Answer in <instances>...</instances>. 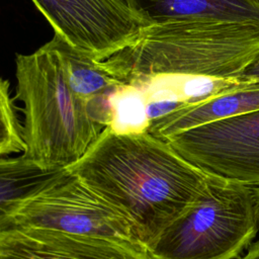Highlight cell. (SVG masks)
I'll list each match as a JSON object with an SVG mask.
<instances>
[{
  "label": "cell",
  "instance_id": "obj_1",
  "mask_svg": "<svg viewBox=\"0 0 259 259\" xmlns=\"http://www.w3.org/2000/svg\"><path fill=\"white\" fill-rule=\"evenodd\" d=\"M67 169L130 221L145 248L192 206L209 175L148 132L108 127Z\"/></svg>",
  "mask_w": 259,
  "mask_h": 259
},
{
  "label": "cell",
  "instance_id": "obj_2",
  "mask_svg": "<svg viewBox=\"0 0 259 259\" xmlns=\"http://www.w3.org/2000/svg\"><path fill=\"white\" fill-rule=\"evenodd\" d=\"M258 55L259 23L179 19L147 25L103 63L122 83L156 74L238 78Z\"/></svg>",
  "mask_w": 259,
  "mask_h": 259
},
{
  "label": "cell",
  "instance_id": "obj_3",
  "mask_svg": "<svg viewBox=\"0 0 259 259\" xmlns=\"http://www.w3.org/2000/svg\"><path fill=\"white\" fill-rule=\"evenodd\" d=\"M16 79L17 97L23 103V155L45 168H68L103 128L72 91L50 42L17 56Z\"/></svg>",
  "mask_w": 259,
  "mask_h": 259
},
{
  "label": "cell",
  "instance_id": "obj_4",
  "mask_svg": "<svg viewBox=\"0 0 259 259\" xmlns=\"http://www.w3.org/2000/svg\"><path fill=\"white\" fill-rule=\"evenodd\" d=\"M258 231L254 188L209 173L198 199L146 251L150 259H237Z\"/></svg>",
  "mask_w": 259,
  "mask_h": 259
},
{
  "label": "cell",
  "instance_id": "obj_5",
  "mask_svg": "<svg viewBox=\"0 0 259 259\" xmlns=\"http://www.w3.org/2000/svg\"><path fill=\"white\" fill-rule=\"evenodd\" d=\"M11 228L48 229L143 246L130 221L69 171L24 201L0 231Z\"/></svg>",
  "mask_w": 259,
  "mask_h": 259
},
{
  "label": "cell",
  "instance_id": "obj_6",
  "mask_svg": "<svg viewBox=\"0 0 259 259\" xmlns=\"http://www.w3.org/2000/svg\"><path fill=\"white\" fill-rule=\"evenodd\" d=\"M55 33L97 61L132 44L149 23L132 0H32Z\"/></svg>",
  "mask_w": 259,
  "mask_h": 259
},
{
  "label": "cell",
  "instance_id": "obj_7",
  "mask_svg": "<svg viewBox=\"0 0 259 259\" xmlns=\"http://www.w3.org/2000/svg\"><path fill=\"white\" fill-rule=\"evenodd\" d=\"M165 141L208 173L259 187V110L199 125Z\"/></svg>",
  "mask_w": 259,
  "mask_h": 259
},
{
  "label": "cell",
  "instance_id": "obj_8",
  "mask_svg": "<svg viewBox=\"0 0 259 259\" xmlns=\"http://www.w3.org/2000/svg\"><path fill=\"white\" fill-rule=\"evenodd\" d=\"M0 259H150L145 247L123 241L39 228L0 231Z\"/></svg>",
  "mask_w": 259,
  "mask_h": 259
},
{
  "label": "cell",
  "instance_id": "obj_9",
  "mask_svg": "<svg viewBox=\"0 0 259 259\" xmlns=\"http://www.w3.org/2000/svg\"><path fill=\"white\" fill-rule=\"evenodd\" d=\"M58 52L67 81L74 94L85 105L90 117L102 128L109 123V98L121 84L104 65L74 48L58 34L49 41Z\"/></svg>",
  "mask_w": 259,
  "mask_h": 259
},
{
  "label": "cell",
  "instance_id": "obj_10",
  "mask_svg": "<svg viewBox=\"0 0 259 259\" xmlns=\"http://www.w3.org/2000/svg\"><path fill=\"white\" fill-rule=\"evenodd\" d=\"M259 110V83L250 82L194 106L182 108L151 122L148 133L165 141L206 123Z\"/></svg>",
  "mask_w": 259,
  "mask_h": 259
},
{
  "label": "cell",
  "instance_id": "obj_11",
  "mask_svg": "<svg viewBox=\"0 0 259 259\" xmlns=\"http://www.w3.org/2000/svg\"><path fill=\"white\" fill-rule=\"evenodd\" d=\"M149 23L179 19H213L259 23L254 0H132Z\"/></svg>",
  "mask_w": 259,
  "mask_h": 259
},
{
  "label": "cell",
  "instance_id": "obj_12",
  "mask_svg": "<svg viewBox=\"0 0 259 259\" xmlns=\"http://www.w3.org/2000/svg\"><path fill=\"white\" fill-rule=\"evenodd\" d=\"M67 171L45 168L23 154L0 157V228L24 201L57 182Z\"/></svg>",
  "mask_w": 259,
  "mask_h": 259
},
{
  "label": "cell",
  "instance_id": "obj_13",
  "mask_svg": "<svg viewBox=\"0 0 259 259\" xmlns=\"http://www.w3.org/2000/svg\"><path fill=\"white\" fill-rule=\"evenodd\" d=\"M150 119L141 89L130 82L119 84L109 98L108 127L117 135L148 132Z\"/></svg>",
  "mask_w": 259,
  "mask_h": 259
},
{
  "label": "cell",
  "instance_id": "obj_14",
  "mask_svg": "<svg viewBox=\"0 0 259 259\" xmlns=\"http://www.w3.org/2000/svg\"><path fill=\"white\" fill-rule=\"evenodd\" d=\"M23 151L22 127L9 95V83L0 78V157Z\"/></svg>",
  "mask_w": 259,
  "mask_h": 259
},
{
  "label": "cell",
  "instance_id": "obj_15",
  "mask_svg": "<svg viewBox=\"0 0 259 259\" xmlns=\"http://www.w3.org/2000/svg\"><path fill=\"white\" fill-rule=\"evenodd\" d=\"M240 78L246 81L259 83V55L243 71Z\"/></svg>",
  "mask_w": 259,
  "mask_h": 259
},
{
  "label": "cell",
  "instance_id": "obj_16",
  "mask_svg": "<svg viewBox=\"0 0 259 259\" xmlns=\"http://www.w3.org/2000/svg\"><path fill=\"white\" fill-rule=\"evenodd\" d=\"M241 259H259V240L253 242Z\"/></svg>",
  "mask_w": 259,
  "mask_h": 259
},
{
  "label": "cell",
  "instance_id": "obj_17",
  "mask_svg": "<svg viewBox=\"0 0 259 259\" xmlns=\"http://www.w3.org/2000/svg\"><path fill=\"white\" fill-rule=\"evenodd\" d=\"M254 188V194H255V203H256V215H257V222L259 227V187H253Z\"/></svg>",
  "mask_w": 259,
  "mask_h": 259
},
{
  "label": "cell",
  "instance_id": "obj_18",
  "mask_svg": "<svg viewBox=\"0 0 259 259\" xmlns=\"http://www.w3.org/2000/svg\"><path fill=\"white\" fill-rule=\"evenodd\" d=\"M254 1H255L256 3H258V4H259V0H254Z\"/></svg>",
  "mask_w": 259,
  "mask_h": 259
}]
</instances>
